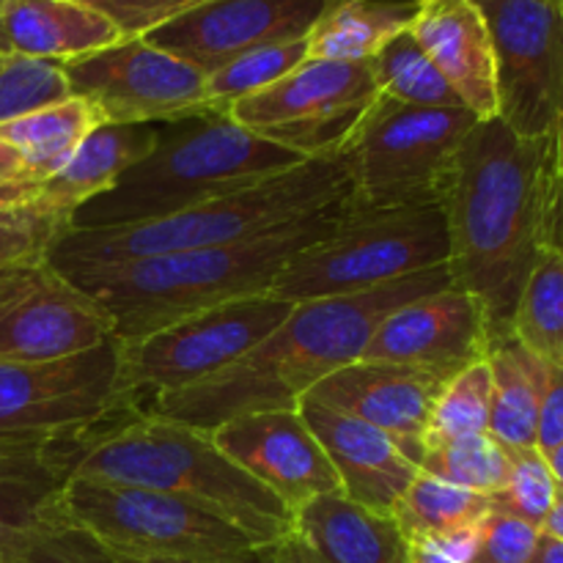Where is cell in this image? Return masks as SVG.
Wrapping results in <instances>:
<instances>
[{
	"mask_svg": "<svg viewBox=\"0 0 563 563\" xmlns=\"http://www.w3.org/2000/svg\"><path fill=\"white\" fill-rule=\"evenodd\" d=\"M440 209L449 231L451 284L487 311L493 341L511 335L526 280L548 245L563 247V176L553 135H517L478 121L445 176Z\"/></svg>",
	"mask_w": 563,
	"mask_h": 563,
	"instance_id": "obj_1",
	"label": "cell"
},
{
	"mask_svg": "<svg viewBox=\"0 0 563 563\" xmlns=\"http://www.w3.org/2000/svg\"><path fill=\"white\" fill-rule=\"evenodd\" d=\"M445 286H451L449 264H438L361 295L297 302L247 355L192 388L152 401L143 416L212 434L220 423L251 412L300 410V401L324 377L363 355L390 311Z\"/></svg>",
	"mask_w": 563,
	"mask_h": 563,
	"instance_id": "obj_2",
	"label": "cell"
},
{
	"mask_svg": "<svg viewBox=\"0 0 563 563\" xmlns=\"http://www.w3.org/2000/svg\"><path fill=\"white\" fill-rule=\"evenodd\" d=\"M350 209L352 192L311 218L236 245L130 262L75 264L58 273L108 311L113 335L126 344L207 308L267 295L286 264L322 240Z\"/></svg>",
	"mask_w": 563,
	"mask_h": 563,
	"instance_id": "obj_3",
	"label": "cell"
},
{
	"mask_svg": "<svg viewBox=\"0 0 563 563\" xmlns=\"http://www.w3.org/2000/svg\"><path fill=\"white\" fill-rule=\"evenodd\" d=\"M302 163V154L245 130L229 110H198L159 121L152 152L110 190L77 207L69 229H121L174 218Z\"/></svg>",
	"mask_w": 563,
	"mask_h": 563,
	"instance_id": "obj_4",
	"label": "cell"
},
{
	"mask_svg": "<svg viewBox=\"0 0 563 563\" xmlns=\"http://www.w3.org/2000/svg\"><path fill=\"white\" fill-rule=\"evenodd\" d=\"M350 192V174L341 157L306 159L284 174L198 203L174 218L121 229H64L44 258L55 269H64L75 264L130 262L165 253L236 245L311 218Z\"/></svg>",
	"mask_w": 563,
	"mask_h": 563,
	"instance_id": "obj_5",
	"label": "cell"
},
{
	"mask_svg": "<svg viewBox=\"0 0 563 563\" xmlns=\"http://www.w3.org/2000/svg\"><path fill=\"white\" fill-rule=\"evenodd\" d=\"M75 476L179 495L262 544H275L295 533V511L234 465L214 445L212 434L168 418L137 412L82 456L71 473Z\"/></svg>",
	"mask_w": 563,
	"mask_h": 563,
	"instance_id": "obj_6",
	"label": "cell"
},
{
	"mask_svg": "<svg viewBox=\"0 0 563 563\" xmlns=\"http://www.w3.org/2000/svg\"><path fill=\"white\" fill-rule=\"evenodd\" d=\"M60 517L115 559L251 563L273 550L192 500L132 484L69 478Z\"/></svg>",
	"mask_w": 563,
	"mask_h": 563,
	"instance_id": "obj_7",
	"label": "cell"
},
{
	"mask_svg": "<svg viewBox=\"0 0 563 563\" xmlns=\"http://www.w3.org/2000/svg\"><path fill=\"white\" fill-rule=\"evenodd\" d=\"M476 124L467 108H421L379 91L339 152L352 209L440 207L456 148Z\"/></svg>",
	"mask_w": 563,
	"mask_h": 563,
	"instance_id": "obj_8",
	"label": "cell"
},
{
	"mask_svg": "<svg viewBox=\"0 0 563 563\" xmlns=\"http://www.w3.org/2000/svg\"><path fill=\"white\" fill-rule=\"evenodd\" d=\"M445 262L449 231L440 207L350 209L322 240L286 264L267 295L291 306L361 295Z\"/></svg>",
	"mask_w": 563,
	"mask_h": 563,
	"instance_id": "obj_9",
	"label": "cell"
},
{
	"mask_svg": "<svg viewBox=\"0 0 563 563\" xmlns=\"http://www.w3.org/2000/svg\"><path fill=\"white\" fill-rule=\"evenodd\" d=\"M291 308L273 295H253L198 311L137 341H119V390L143 412L152 401L192 388L240 361Z\"/></svg>",
	"mask_w": 563,
	"mask_h": 563,
	"instance_id": "obj_10",
	"label": "cell"
},
{
	"mask_svg": "<svg viewBox=\"0 0 563 563\" xmlns=\"http://www.w3.org/2000/svg\"><path fill=\"white\" fill-rule=\"evenodd\" d=\"M377 93L368 64L306 58L269 88L231 104L229 115L306 159L339 157Z\"/></svg>",
	"mask_w": 563,
	"mask_h": 563,
	"instance_id": "obj_11",
	"label": "cell"
},
{
	"mask_svg": "<svg viewBox=\"0 0 563 563\" xmlns=\"http://www.w3.org/2000/svg\"><path fill=\"white\" fill-rule=\"evenodd\" d=\"M119 339L47 363L0 361V434L80 432L135 410L119 390Z\"/></svg>",
	"mask_w": 563,
	"mask_h": 563,
	"instance_id": "obj_12",
	"label": "cell"
},
{
	"mask_svg": "<svg viewBox=\"0 0 563 563\" xmlns=\"http://www.w3.org/2000/svg\"><path fill=\"white\" fill-rule=\"evenodd\" d=\"M60 69L71 97L86 99L104 124H159L212 108L207 75L146 38H121Z\"/></svg>",
	"mask_w": 563,
	"mask_h": 563,
	"instance_id": "obj_13",
	"label": "cell"
},
{
	"mask_svg": "<svg viewBox=\"0 0 563 563\" xmlns=\"http://www.w3.org/2000/svg\"><path fill=\"white\" fill-rule=\"evenodd\" d=\"M493 33L498 119L517 135H553L563 113V9L550 0H476Z\"/></svg>",
	"mask_w": 563,
	"mask_h": 563,
	"instance_id": "obj_14",
	"label": "cell"
},
{
	"mask_svg": "<svg viewBox=\"0 0 563 563\" xmlns=\"http://www.w3.org/2000/svg\"><path fill=\"white\" fill-rule=\"evenodd\" d=\"M110 339L108 311L47 258L0 267V361H60Z\"/></svg>",
	"mask_w": 563,
	"mask_h": 563,
	"instance_id": "obj_15",
	"label": "cell"
},
{
	"mask_svg": "<svg viewBox=\"0 0 563 563\" xmlns=\"http://www.w3.org/2000/svg\"><path fill=\"white\" fill-rule=\"evenodd\" d=\"M489 346L493 335L484 306L451 284L390 311L357 361L399 363L451 379L484 361Z\"/></svg>",
	"mask_w": 563,
	"mask_h": 563,
	"instance_id": "obj_16",
	"label": "cell"
},
{
	"mask_svg": "<svg viewBox=\"0 0 563 563\" xmlns=\"http://www.w3.org/2000/svg\"><path fill=\"white\" fill-rule=\"evenodd\" d=\"M333 3L339 0H209L143 38L212 75L247 49L308 38Z\"/></svg>",
	"mask_w": 563,
	"mask_h": 563,
	"instance_id": "obj_17",
	"label": "cell"
},
{
	"mask_svg": "<svg viewBox=\"0 0 563 563\" xmlns=\"http://www.w3.org/2000/svg\"><path fill=\"white\" fill-rule=\"evenodd\" d=\"M212 440L295 515L313 498L341 493L339 476L300 410L231 418L214 429Z\"/></svg>",
	"mask_w": 563,
	"mask_h": 563,
	"instance_id": "obj_18",
	"label": "cell"
},
{
	"mask_svg": "<svg viewBox=\"0 0 563 563\" xmlns=\"http://www.w3.org/2000/svg\"><path fill=\"white\" fill-rule=\"evenodd\" d=\"M445 383L423 368L355 361L324 377L306 399L379 429L421 471L434 401Z\"/></svg>",
	"mask_w": 563,
	"mask_h": 563,
	"instance_id": "obj_19",
	"label": "cell"
},
{
	"mask_svg": "<svg viewBox=\"0 0 563 563\" xmlns=\"http://www.w3.org/2000/svg\"><path fill=\"white\" fill-rule=\"evenodd\" d=\"M300 416L322 443L341 482V495L379 515H394L401 495L421 473L399 445L379 429L311 399L300 401Z\"/></svg>",
	"mask_w": 563,
	"mask_h": 563,
	"instance_id": "obj_20",
	"label": "cell"
},
{
	"mask_svg": "<svg viewBox=\"0 0 563 563\" xmlns=\"http://www.w3.org/2000/svg\"><path fill=\"white\" fill-rule=\"evenodd\" d=\"M410 33L478 121L498 119L493 33L476 0H418Z\"/></svg>",
	"mask_w": 563,
	"mask_h": 563,
	"instance_id": "obj_21",
	"label": "cell"
},
{
	"mask_svg": "<svg viewBox=\"0 0 563 563\" xmlns=\"http://www.w3.org/2000/svg\"><path fill=\"white\" fill-rule=\"evenodd\" d=\"M47 440L0 434V563H16L36 533L64 520L66 476L49 456Z\"/></svg>",
	"mask_w": 563,
	"mask_h": 563,
	"instance_id": "obj_22",
	"label": "cell"
},
{
	"mask_svg": "<svg viewBox=\"0 0 563 563\" xmlns=\"http://www.w3.org/2000/svg\"><path fill=\"white\" fill-rule=\"evenodd\" d=\"M3 33L11 55L55 64L82 58L124 38L108 16L77 0H3Z\"/></svg>",
	"mask_w": 563,
	"mask_h": 563,
	"instance_id": "obj_23",
	"label": "cell"
},
{
	"mask_svg": "<svg viewBox=\"0 0 563 563\" xmlns=\"http://www.w3.org/2000/svg\"><path fill=\"white\" fill-rule=\"evenodd\" d=\"M295 531L330 563H410V542L394 515L322 495L295 515Z\"/></svg>",
	"mask_w": 563,
	"mask_h": 563,
	"instance_id": "obj_24",
	"label": "cell"
},
{
	"mask_svg": "<svg viewBox=\"0 0 563 563\" xmlns=\"http://www.w3.org/2000/svg\"><path fill=\"white\" fill-rule=\"evenodd\" d=\"M154 143L157 124H99L58 174L38 181L36 203L69 220L77 207L110 190L130 165L152 152Z\"/></svg>",
	"mask_w": 563,
	"mask_h": 563,
	"instance_id": "obj_25",
	"label": "cell"
},
{
	"mask_svg": "<svg viewBox=\"0 0 563 563\" xmlns=\"http://www.w3.org/2000/svg\"><path fill=\"white\" fill-rule=\"evenodd\" d=\"M487 363L493 374L489 434L506 449H533L548 385V363L533 355L515 333L493 341Z\"/></svg>",
	"mask_w": 563,
	"mask_h": 563,
	"instance_id": "obj_26",
	"label": "cell"
},
{
	"mask_svg": "<svg viewBox=\"0 0 563 563\" xmlns=\"http://www.w3.org/2000/svg\"><path fill=\"white\" fill-rule=\"evenodd\" d=\"M418 0H339L308 33V58L368 64L412 25Z\"/></svg>",
	"mask_w": 563,
	"mask_h": 563,
	"instance_id": "obj_27",
	"label": "cell"
},
{
	"mask_svg": "<svg viewBox=\"0 0 563 563\" xmlns=\"http://www.w3.org/2000/svg\"><path fill=\"white\" fill-rule=\"evenodd\" d=\"M99 124H104V121L99 119V113L86 99L69 97L64 102H55L49 108L33 110L22 119L9 121V124L0 126V137L22 154L31 179L44 181L69 163L75 148Z\"/></svg>",
	"mask_w": 563,
	"mask_h": 563,
	"instance_id": "obj_28",
	"label": "cell"
},
{
	"mask_svg": "<svg viewBox=\"0 0 563 563\" xmlns=\"http://www.w3.org/2000/svg\"><path fill=\"white\" fill-rule=\"evenodd\" d=\"M511 333L548 366L563 368V247L539 253L517 302Z\"/></svg>",
	"mask_w": 563,
	"mask_h": 563,
	"instance_id": "obj_29",
	"label": "cell"
},
{
	"mask_svg": "<svg viewBox=\"0 0 563 563\" xmlns=\"http://www.w3.org/2000/svg\"><path fill=\"white\" fill-rule=\"evenodd\" d=\"M489 509L493 506H489L487 495L454 487L429 473H418L416 482L396 504L394 520L399 522L407 542H416L423 537H438V533L476 526L489 515Z\"/></svg>",
	"mask_w": 563,
	"mask_h": 563,
	"instance_id": "obj_30",
	"label": "cell"
},
{
	"mask_svg": "<svg viewBox=\"0 0 563 563\" xmlns=\"http://www.w3.org/2000/svg\"><path fill=\"white\" fill-rule=\"evenodd\" d=\"M421 473L489 498L509 482L511 451L489 432L465 434V438H432L427 440Z\"/></svg>",
	"mask_w": 563,
	"mask_h": 563,
	"instance_id": "obj_31",
	"label": "cell"
},
{
	"mask_svg": "<svg viewBox=\"0 0 563 563\" xmlns=\"http://www.w3.org/2000/svg\"><path fill=\"white\" fill-rule=\"evenodd\" d=\"M379 91L407 104L421 108H465L454 88L443 77V71L432 64L421 44L407 27L396 38H390L372 60H368Z\"/></svg>",
	"mask_w": 563,
	"mask_h": 563,
	"instance_id": "obj_32",
	"label": "cell"
},
{
	"mask_svg": "<svg viewBox=\"0 0 563 563\" xmlns=\"http://www.w3.org/2000/svg\"><path fill=\"white\" fill-rule=\"evenodd\" d=\"M308 58V38L264 44L236 55L225 66L207 75V99L212 108L231 110L240 99L264 91Z\"/></svg>",
	"mask_w": 563,
	"mask_h": 563,
	"instance_id": "obj_33",
	"label": "cell"
},
{
	"mask_svg": "<svg viewBox=\"0 0 563 563\" xmlns=\"http://www.w3.org/2000/svg\"><path fill=\"white\" fill-rule=\"evenodd\" d=\"M489 412H493V374L484 357L445 383L443 394L434 401L427 440L489 432Z\"/></svg>",
	"mask_w": 563,
	"mask_h": 563,
	"instance_id": "obj_34",
	"label": "cell"
},
{
	"mask_svg": "<svg viewBox=\"0 0 563 563\" xmlns=\"http://www.w3.org/2000/svg\"><path fill=\"white\" fill-rule=\"evenodd\" d=\"M69 97V82L60 64L5 55L0 66V126Z\"/></svg>",
	"mask_w": 563,
	"mask_h": 563,
	"instance_id": "obj_35",
	"label": "cell"
},
{
	"mask_svg": "<svg viewBox=\"0 0 563 563\" xmlns=\"http://www.w3.org/2000/svg\"><path fill=\"white\" fill-rule=\"evenodd\" d=\"M511 451V473L509 482L500 493L489 495V506L495 511L526 520L531 526L542 528L544 520L553 511L559 498V482H555L550 462L542 451L533 449H509Z\"/></svg>",
	"mask_w": 563,
	"mask_h": 563,
	"instance_id": "obj_36",
	"label": "cell"
},
{
	"mask_svg": "<svg viewBox=\"0 0 563 563\" xmlns=\"http://www.w3.org/2000/svg\"><path fill=\"white\" fill-rule=\"evenodd\" d=\"M64 229H69V220L38 203L0 212V267L42 262Z\"/></svg>",
	"mask_w": 563,
	"mask_h": 563,
	"instance_id": "obj_37",
	"label": "cell"
},
{
	"mask_svg": "<svg viewBox=\"0 0 563 563\" xmlns=\"http://www.w3.org/2000/svg\"><path fill=\"white\" fill-rule=\"evenodd\" d=\"M542 539V528L489 509L478 526V544L471 563H526Z\"/></svg>",
	"mask_w": 563,
	"mask_h": 563,
	"instance_id": "obj_38",
	"label": "cell"
},
{
	"mask_svg": "<svg viewBox=\"0 0 563 563\" xmlns=\"http://www.w3.org/2000/svg\"><path fill=\"white\" fill-rule=\"evenodd\" d=\"M16 563H119L91 533L60 520L27 542Z\"/></svg>",
	"mask_w": 563,
	"mask_h": 563,
	"instance_id": "obj_39",
	"label": "cell"
},
{
	"mask_svg": "<svg viewBox=\"0 0 563 563\" xmlns=\"http://www.w3.org/2000/svg\"><path fill=\"white\" fill-rule=\"evenodd\" d=\"M108 16L124 38H143L209 0H77Z\"/></svg>",
	"mask_w": 563,
	"mask_h": 563,
	"instance_id": "obj_40",
	"label": "cell"
},
{
	"mask_svg": "<svg viewBox=\"0 0 563 563\" xmlns=\"http://www.w3.org/2000/svg\"><path fill=\"white\" fill-rule=\"evenodd\" d=\"M478 526L438 533L410 542V563H471L478 544Z\"/></svg>",
	"mask_w": 563,
	"mask_h": 563,
	"instance_id": "obj_41",
	"label": "cell"
},
{
	"mask_svg": "<svg viewBox=\"0 0 563 563\" xmlns=\"http://www.w3.org/2000/svg\"><path fill=\"white\" fill-rule=\"evenodd\" d=\"M563 443V368L548 366V385H544L542 410L537 423V449L550 454Z\"/></svg>",
	"mask_w": 563,
	"mask_h": 563,
	"instance_id": "obj_42",
	"label": "cell"
},
{
	"mask_svg": "<svg viewBox=\"0 0 563 563\" xmlns=\"http://www.w3.org/2000/svg\"><path fill=\"white\" fill-rule=\"evenodd\" d=\"M273 561L275 563H330L324 561L300 533H289L280 542H275L273 548Z\"/></svg>",
	"mask_w": 563,
	"mask_h": 563,
	"instance_id": "obj_43",
	"label": "cell"
},
{
	"mask_svg": "<svg viewBox=\"0 0 563 563\" xmlns=\"http://www.w3.org/2000/svg\"><path fill=\"white\" fill-rule=\"evenodd\" d=\"M38 181H0V212L36 203Z\"/></svg>",
	"mask_w": 563,
	"mask_h": 563,
	"instance_id": "obj_44",
	"label": "cell"
},
{
	"mask_svg": "<svg viewBox=\"0 0 563 563\" xmlns=\"http://www.w3.org/2000/svg\"><path fill=\"white\" fill-rule=\"evenodd\" d=\"M0 181H33L22 154L0 137Z\"/></svg>",
	"mask_w": 563,
	"mask_h": 563,
	"instance_id": "obj_45",
	"label": "cell"
},
{
	"mask_svg": "<svg viewBox=\"0 0 563 563\" xmlns=\"http://www.w3.org/2000/svg\"><path fill=\"white\" fill-rule=\"evenodd\" d=\"M526 563H563V542L542 531L537 550H533V555Z\"/></svg>",
	"mask_w": 563,
	"mask_h": 563,
	"instance_id": "obj_46",
	"label": "cell"
},
{
	"mask_svg": "<svg viewBox=\"0 0 563 563\" xmlns=\"http://www.w3.org/2000/svg\"><path fill=\"white\" fill-rule=\"evenodd\" d=\"M542 531L563 542V489H559V498H555V506H553V511H550L548 520H544Z\"/></svg>",
	"mask_w": 563,
	"mask_h": 563,
	"instance_id": "obj_47",
	"label": "cell"
},
{
	"mask_svg": "<svg viewBox=\"0 0 563 563\" xmlns=\"http://www.w3.org/2000/svg\"><path fill=\"white\" fill-rule=\"evenodd\" d=\"M544 456H548L550 471H553L555 482H559V487L563 489V443L559 445V449H553L550 454H544Z\"/></svg>",
	"mask_w": 563,
	"mask_h": 563,
	"instance_id": "obj_48",
	"label": "cell"
},
{
	"mask_svg": "<svg viewBox=\"0 0 563 563\" xmlns=\"http://www.w3.org/2000/svg\"><path fill=\"white\" fill-rule=\"evenodd\" d=\"M555 163H559V174L563 176V113L555 124Z\"/></svg>",
	"mask_w": 563,
	"mask_h": 563,
	"instance_id": "obj_49",
	"label": "cell"
},
{
	"mask_svg": "<svg viewBox=\"0 0 563 563\" xmlns=\"http://www.w3.org/2000/svg\"><path fill=\"white\" fill-rule=\"evenodd\" d=\"M275 548V544H273ZM119 563H201V561H130V559H119ZM251 563H275L273 561V550H269L267 555H264L262 561H251Z\"/></svg>",
	"mask_w": 563,
	"mask_h": 563,
	"instance_id": "obj_50",
	"label": "cell"
},
{
	"mask_svg": "<svg viewBox=\"0 0 563 563\" xmlns=\"http://www.w3.org/2000/svg\"><path fill=\"white\" fill-rule=\"evenodd\" d=\"M3 55H11L9 42H5V33H3V0H0V58Z\"/></svg>",
	"mask_w": 563,
	"mask_h": 563,
	"instance_id": "obj_51",
	"label": "cell"
},
{
	"mask_svg": "<svg viewBox=\"0 0 563 563\" xmlns=\"http://www.w3.org/2000/svg\"><path fill=\"white\" fill-rule=\"evenodd\" d=\"M550 3H555V5H559V9H563V0H550Z\"/></svg>",
	"mask_w": 563,
	"mask_h": 563,
	"instance_id": "obj_52",
	"label": "cell"
},
{
	"mask_svg": "<svg viewBox=\"0 0 563 563\" xmlns=\"http://www.w3.org/2000/svg\"><path fill=\"white\" fill-rule=\"evenodd\" d=\"M3 60H5V55H3V58H0V66H3Z\"/></svg>",
	"mask_w": 563,
	"mask_h": 563,
	"instance_id": "obj_53",
	"label": "cell"
}]
</instances>
